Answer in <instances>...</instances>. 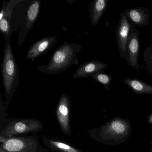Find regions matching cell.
<instances>
[{
  "mask_svg": "<svg viewBox=\"0 0 152 152\" xmlns=\"http://www.w3.org/2000/svg\"><path fill=\"white\" fill-rule=\"evenodd\" d=\"M57 42V38L56 36H48L37 41L28 50L26 59L34 61L36 58L48 53Z\"/></svg>",
  "mask_w": 152,
  "mask_h": 152,
  "instance_id": "9c48e42d",
  "label": "cell"
},
{
  "mask_svg": "<svg viewBox=\"0 0 152 152\" xmlns=\"http://www.w3.org/2000/svg\"><path fill=\"white\" fill-rule=\"evenodd\" d=\"M131 126L127 119L115 118L99 129V138L104 143L111 145L121 144L129 137Z\"/></svg>",
  "mask_w": 152,
  "mask_h": 152,
  "instance_id": "3957f363",
  "label": "cell"
},
{
  "mask_svg": "<svg viewBox=\"0 0 152 152\" xmlns=\"http://www.w3.org/2000/svg\"><path fill=\"white\" fill-rule=\"evenodd\" d=\"M148 122L152 124V114L148 116Z\"/></svg>",
  "mask_w": 152,
  "mask_h": 152,
  "instance_id": "d6986e66",
  "label": "cell"
},
{
  "mask_svg": "<svg viewBox=\"0 0 152 152\" xmlns=\"http://www.w3.org/2000/svg\"><path fill=\"white\" fill-rule=\"evenodd\" d=\"M42 128L41 123L34 119H23L10 123L1 132V136L11 138L14 135L36 131Z\"/></svg>",
  "mask_w": 152,
  "mask_h": 152,
  "instance_id": "277c9868",
  "label": "cell"
},
{
  "mask_svg": "<svg viewBox=\"0 0 152 152\" xmlns=\"http://www.w3.org/2000/svg\"><path fill=\"white\" fill-rule=\"evenodd\" d=\"M91 78L96 82L103 85L107 90L109 88L110 83L113 80L112 76L104 72H99L91 76Z\"/></svg>",
  "mask_w": 152,
  "mask_h": 152,
  "instance_id": "2e32d148",
  "label": "cell"
},
{
  "mask_svg": "<svg viewBox=\"0 0 152 152\" xmlns=\"http://www.w3.org/2000/svg\"><path fill=\"white\" fill-rule=\"evenodd\" d=\"M70 99L66 94L60 97L57 107V116L60 126L64 132L69 133L70 132L69 124V107Z\"/></svg>",
  "mask_w": 152,
  "mask_h": 152,
  "instance_id": "4fadbf2b",
  "label": "cell"
},
{
  "mask_svg": "<svg viewBox=\"0 0 152 152\" xmlns=\"http://www.w3.org/2000/svg\"><path fill=\"white\" fill-rule=\"evenodd\" d=\"M82 48L81 44L65 41L54 51L48 64L39 66L37 70L45 74L54 75L64 72L73 65H78L77 55Z\"/></svg>",
  "mask_w": 152,
  "mask_h": 152,
  "instance_id": "6da1fadb",
  "label": "cell"
},
{
  "mask_svg": "<svg viewBox=\"0 0 152 152\" xmlns=\"http://www.w3.org/2000/svg\"><path fill=\"white\" fill-rule=\"evenodd\" d=\"M107 67V65L99 60H91L79 66L73 75L74 79H80L91 77L99 72H104Z\"/></svg>",
  "mask_w": 152,
  "mask_h": 152,
  "instance_id": "7c38bea8",
  "label": "cell"
},
{
  "mask_svg": "<svg viewBox=\"0 0 152 152\" xmlns=\"http://www.w3.org/2000/svg\"><path fill=\"white\" fill-rule=\"evenodd\" d=\"M1 145L2 149L8 152H35L37 147L35 140L29 138H7Z\"/></svg>",
  "mask_w": 152,
  "mask_h": 152,
  "instance_id": "52a82bcc",
  "label": "cell"
},
{
  "mask_svg": "<svg viewBox=\"0 0 152 152\" xmlns=\"http://www.w3.org/2000/svg\"><path fill=\"white\" fill-rule=\"evenodd\" d=\"M49 142L51 147L64 152H80L78 149L60 141L49 140Z\"/></svg>",
  "mask_w": 152,
  "mask_h": 152,
  "instance_id": "ac0fdd59",
  "label": "cell"
},
{
  "mask_svg": "<svg viewBox=\"0 0 152 152\" xmlns=\"http://www.w3.org/2000/svg\"><path fill=\"white\" fill-rule=\"evenodd\" d=\"M123 82L129 87L132 90L138 94L152 95V86L136 78H127Z\"/></svg>",
  "mask_w": 152,
  "mask_h": 152,
  "instance_id": "9a60e30c",
  "label": "cell"
},
{
  "mask_svg": "<svg viewBox=\"0 0 152 152\" xmlns=\"http://www.w3.org/2000/svg\"><path fill=\"white\" fill-rule=\"evenodd\" d=\"M0 152H5V151L2 149V148H0Z\"/></svg>",
  "mask_w": 152,
  "mask_h": 152,
  "instance_id": "ffe728a7",
  "label": "cell"
},
{
  "mask_svg": "<svg viewBox=\"0 0 152 152\" xmlns=\"http://www.w3.org/2000/svg\"><path fill=\"white\" fill-rule=\"evenodd\" d=\"M120 16L121 18L115 31L116 45L120 57L127 61V45L132 25L123 13L120 14Z\"/></svg>",
  "mask_w": 152,
  "mask_h": 152,
  "instance_id": "5b68a950",
  "label": "cell"
},
{
  "mask_svg": "<svg viewBox=\"0 0 152 152\" xmlns=\"http://www.w3.org/2000/svg\"><path fill=\"white\" fill-rule=\"evenodd\" d=\"M40 9V0H33L29 5L26 11L24 24L22 26L19 34L18 44L19 47L23 44L27 34L37 22L39 16Z\"/></svg>",
  "mask_w": 152,
  "mask_h": 152,
  "instance_id": "8992f818",
  "label": "cell"
},
{
  "mask_svg": "<svg viewBox=\"0 0 152 152\" xmlns=\"http://www.w3.org/2000/svg\"><path fill=\"white\" fill-rule=\"evenodd\" d=\"M142 56L146 65L145 69L152 75V42L144 49Z\"/></svg>",
  "mask_w": 152,
  "mask_h": 152,
  "instance_id": "e0dca14e",
  "label": "cell"
},
{
  "mask_svg": "<svg viewBox=\"0 0 152 152\" xmlns=\"http://www.w3.org/2000/svg\"><path fill=\"white\" fill-rule=\"evenodd\" d=\"M24 0H11L7 1L3 17L0 20V31L7 41H10L13 33L11 20L15 7Z\"/></svg>",
  "mask_w": 152,
  "mask_h": 152,
  "instance_id": "8fae6325",
  "label": "cell"
},
{
  "mask_svg": "<svg viewBox=\"0 0 152 152\" xmlns=\"http://www.w3.org/2000/svg\"><path fill=\"white\" fill-rule=\"evenodd\" d=\"M139 31L132 26L130 34L128 40L127 48V63L129 66L139 71L140 65L139 60Z\"/></svg>",
  "mask_w": 152,
  "mask_h": 152,
  "instance_id": "ba28073f",
  "label": "cell"
},
{
  "mask_svg": "<svg viewBox=\"0 0 152 152\" xmlns=\"http://www.w3.org/2000/svg\"><path fill=\"white\" fill-rule=\"evenodd\" d=\"M134 27H143L149 25L150 11L148 7H136L126 10L122 13Z\"/></svg>",
  "mask_w": 152,
  "mask_h": 152,
  "instance_id": "30bf717a",
  "label": "cell"
},
{
  "mask_svg": "<svg viewBox=\"0 0 152 152\" xmlns=\"http://www.w3.org/2000/svg\"><path fill=\"white\" fill-rule=\"evenodd\" d=\"M108 0H94L91 2L89 15L91 25L95 27L101 20L107 8Z\"/></svg>",
  "mask_w": 152,
  "mask_h": 152,
  "instance_id": "5bb4252c",
  "label": "cell"
},
{
  "mask_svg": "<svg viewBox=\"0 0 152 152\" xmlns=\"http://www.w3.org/2000/svg\"></svg>",
  "mask_w": 152,
  "mask_h": 152,
  "instance_id": "44dd1931",
  "label": "cell"
},
{
  "mask_svg": "<svg viewBox=\"0 0 152 152\" xmlns=\"http://www.w3.org/2000/svg\"><path fill=\"white\" fill-rule=\"evenodd\" d=\"M1 74L6 99L9 100L19 85L18 65L13 54L10 41H7L5 44Z\"/></svg>",
  "mask_w": 152,
  "mask_h": 152,
  "instance_id": "7a4b0ae2",
  "label": "cell"
}]
</instances>
